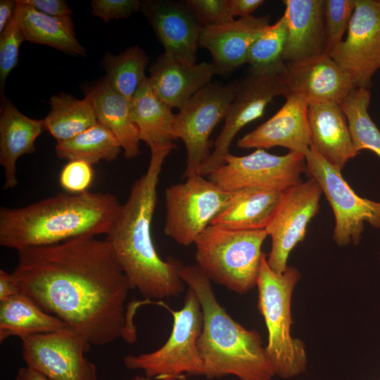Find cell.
<instances>
[{"instance_id":"1","label":"cell","mask_w":380,"mask_h":380,"mask_svg":"<svg viewBox=\"0 0 380 380\" xmlns=\"http://www.w3.org/2000/svg\"><path fill=\"white\" fill-rule=\"evenodd\" d=\"M21 293L91 346L136 338L127 312L129 284L106 241L81 236L18 251Z\"/></svg>"},{"instance_id":"2","label":"cell","mask_w":380,"mask_h":380,"mask_svg":"<svg viewBox=\"0 0 380 380\" xmlns=\"http://www.w3.org/2000/svg\"><path fill=\"white\" fill-rule=\"evenodd\" d=\"M172 151H151L146 171L132 184L115 226L105 239L131 289L137 290L148 303L152 298L177 297L186 285L179 274L183 264L172 257L163 260L151 235L159 178Z\"/></svg>"},{"instance_id":"3","label":"cell","mask_w":380,"mask_h":380,"mask_svg":"<svg viewBox=\"0 0 380 380\" xmlns=\"http://www.w3.org/2000/svg\"><path fill=\"white\" fill-rule=\"evenodd\" d=\"M110 194L61 193L16 208H0V245L20 250L81 236H106L122 210Z\"/></svg>"},{"instance_id":"4","label":"cell","mask_w":380,"mask_h":380,"mask_svg":"<svg viewBox=\"0 0 380 380\" xmlns=\"http://www.w3.org/2000/svg\"><path fill=\"white\" fill-rule=\"evenodd\" d=\"M179 274L196 295L203 312L198 341L203 376L209 379L233 375L239 380H272L275 375L259 332L245 328L227 312L211 281L196 265H182Z\"/></svg>"},{"instance_id":"5","label":"cell","mask_w":380,"mask_h":380,"mask_svg":"<svg viewBox=\"0 0 380 380\" xmlns=\"http://www.w3.org/2000/svg\"><path fill=\"white\" fill-rule=\"evenodd\" d=\"M300 279V271L292 266L281 274L274 272L263 254L256 284L258 310L267 330V357L274 375L282 379L297 376L307 367L305 344L291 334L292 296Z\"/></svg>"},{"instance_id":"6","label":"cell","mask_w":380,"mask_h":380,"mask_svg":"<svg viewBox=\"0 0 380 380\" xmlns=\"http://www.w3.org/2000/svg\"><path fill=\"white\" fill-rule=\"evenodd\" d=\"M268 236L265 229L236 230L209 225L196 239V265L211 281L239 294L256 286Z\"/></svg>"},{"instance_id":"7","label":"cell","mask_w":380,"mask_h":380,"mask_svg":"<svg viewBox=\"0 0 380 380\" xmlns=\"http://www.w3.org/2000/svg\"><path fill=\"white\" fill-rule=\"evenodd\" d=\"M173 317L171 333L157 350L139 355H127L124 364L129 369L141 370L156 380H177L182 375H203V363L198 347L203 327V312L194 291L188 287L184 305L172 310L160 303Z\"/></svg>"},{"instance_id":"8","label":"cell","mask_w":380,"mask_h":380,"mask_svg":"<svg viewBox=\"0 0 380 380\" xmlns=\"http://www.w3.org/2000/svg\"><path fill=\"white\" fill-rule=\"evenodd\" d=\"M305 172L316 179L334 215L333 240L339 247L360 243L366 224L380 229V201L357 194L341 170L329 163L312 146L304 153Z\"/></svg>"},{"instance_id":"9","label":"cell","mask_w":380,"mask_h":380,"mask_svg":"<svg viewBox=\"0 0 380 380\" xmlns=\"http://www.w3.org/2000/svg\"><path fill=\"white\" fill-rule=\"evenodd\" d=\"M234 191H226L199 173L165 190V234L188 246L228 204Z\"/></svg>"},{"instance_id":"10","label":"cell","mask_w":380,"mask_h":380,"mask_svg":"<svg viewBox=\"0 0 380 380\" xmlns=\"http://www.w3.org/2000/svg\"><path fill=\"white\" fill-rule=\"evenodd\" d=\"M235 93L236 85L209 83L175 114L172 132L175 139H181L186 148L185 178L199 173L210 156V134L224 119Z\"/></svg>"},{"instance_id":"11","label":"cell","mask_w":380,"mask_h":380,"mask_svg":"<svg viewBox=\"0 0 380 380\" xmlns=\"http://www.w3.org/2000/svg\"><path fill=\"white\" fill-rule=\"evenodd\" d=\"M305 168L302 153L275 155L259 148L245 156L229 153L223 163L207 177L229 191L245 188L282 191L300 183Z\"/></svg>"},{"instance_id":"12","label":"cell","mask_w":380,"mask_h":380,"mask_svg":"<svg viewBox=\"0 0 380 380\" xmlns=\"http://www.w3.org/2000/svg\"><path fill=\"white\" fill-rule=\"evenodd\" d=\"M284 70L285 67L267 72H251L236 85L235 96L224 117L223 127L199 174L206 177L219 167L229 153L232 142L239 131L262 117L266 107L276 96L289 95Z\"/></svg>"},{"instance_id":"13","label":"cell","mask_w":380,"mask_h":380,"mask_svg":"<svg viewBox=\"0 0 380 380\" xmlns=\"http://www.w3.org/2000/svg\"><path fill=\"white\" fill-rule=\"evenodd\" d=\"M322 195L312 177L282 191L265 228L271 239L267 262L274 272L281 274L286 270L291 252L304 240L308 225L319 213Z\"/></svg>"},{"instance_id":"14","label":"cell","mask_w":380,"mask_h":380,"mask_svg":"<svg viewBox=\"0 0 380 380\" xmlns=\"http://www.w3.org/2000/svg\"><path fill=\"white\" fill-rule=\"evenodd\" d=\"M26 366L51 380H98L95 364L84 355L91 345L70 327L21 339Z\"/></svg>"},{"instance_id":"15","label":"cell","mask_w":380,"mask_h":380,"mask_svg":"<svg viewBox=\"0 0 380 380\" xmlns=\"http://www.w3.org/2000/svg\"><path fill=\"white\" fill-rule=\"evenodd\" d=\"M347 35L329 54L355 88L369 89L380 69V0H355Z\"/></svg>"},{"instance_id":"16","label":"cell","mask_w":380,"mask_h":380,"mask_svg":"<svg viewBox=\"0 0 380 380\" xmlns=\"http://www.w3.org/2000/svg\"><path fill=\"white\" fill-rule=\"evenodd\" d=\"M141 10L166 54L187 65L195 64L202 26L184 3L141 1Z\"/></svg>"},{"instance_id":"17","label":"cell","mask_w":380,"mask_h":380,"mask_svg":"<svg viewBox=\"0 0 380 380\" xmlns=\"http://www.w3.org/2000/svg\"><path fill=\"white\" fill-rule=\"evenodd\" d=\"M281 108L270 119L237 141L241 148L267 149L276 146L304 153L312 145L308 122V101L289 94Z\"/></svg>"},{"instance_id":"18","label":"cell","mask_w":380,"mask_h":380,"mask_svg":"<svg viewBox=\"0 0 380 380\" xmlns=\"http://www.w3.org/2000/svg\"><path fill=\"white\" fill-rule=\"evenodd\" d=\"M270 25L269 15H249L202 27L199 46L213 58L217 74H224L246 63L251 46Z\"/></svg>"},{"instance_id":"19","label":"cell","mask_w":380,"mask_h":380,"mask_svg":"<svg viewBox=\"0 0 380 380\" xmlns=\"http://www.w3.org/2000/svg\"><path fill=\"white\" fill-rule=\"evenodd\" d=\"M284 77L289 94L302 95L308 102L341 104L355 89L347 74L327 54L285 63Z\"/></svg>"},{"instance_id":"20","label":"cell","mask_w":380,"mask_h":380,"mask_svg":"<svg viewBox=\"0 0 380 380\" xmlns=\"http://www.w3.org/2000/svg\"><path fill=\"white\" fill-rule=\"evenodd\" d=\"M283 15L286 37L285 63H294L327 54L324 20V0H285Z\"/></svg>"},{"instance_id":"21","label":"cell","mask_w":380,"mask_h":380,"mask_svg":"<svg viewBox=\"0 0 380 380\" xmlns=\"http://www.w3.org/2000/svg\"><path fill=\"white\" fill-rule=\"evenodd\" d=\"M312 145L329 163L342 171L356 152L346 115L338 103L310 101L308 110Z\"/></svg>"},{"instance_id":"22","label":"cell","mask_w":380,"mask_h":380,"mask_svg":"<svg viewBox=\"0 0 380 380\" xmlns=\"http://www.w3.org/2000/svg\"><path fill=\"white\" fill-rule=\"evenodd\" d=\"M217 74L212 63L184 64L164 53L151 67L148 80L164 103L179 110Z\"/></svg>"},{"instance_id":"23","label":"cell","mask_w":380,"mask_h":380,"mask_svg":"<svg viewBox=\"0 0 380 380\" xmlns=\"http://www.w3.org/2000/svg\"><path fill=\"white\" fill-rule=\"evenodd\" d=\"M46 131L43 120L30 118L5 96L1 98L0 115V163L5 172L4 189L18 184L16 163L20 157L34 152V143Z\"/></svg>"},{"instance_id":"24","label":"cell","mask_w":380,"mask_h":380,"mask_svg":"<svg viewBox=\"0 0 380 380\" xmlns=\"http://www.w3.org/2000/svg\"><path fill=\"white\" fill-rule=\"evenodd\" d=\"M91 100L98 122L108 128L119 141L126 158L140 154V139L134 121L131 101L113 90L105 79L85 93Z\"/></svg>"},{"instance_id":"25","label":"cell","mask_w":380,"mask_h":380,"mask_svg":"<svg viewBox=\"0 0 380 380\" xmlns=\"http://www.w3.org/2000/svg\"><path fill=\"white\" fill-rule=\"evenodd\" d=\"M131 107L140 141L151 151L175 148L172 126L175 114L154 92L148 77L131 101Z\"/></svg>"},{"instance_id":"26","label":"cell","mask_w":380,"mask_h":380,"mask_svg":"<svg viewBox=\"0 0 380 380\" xmlns=\"http://www.w3.org/2000/svg\"><path fill=\"white\" fill-rule=\"evenodd\" d=\"M281 192L258 188L234 191L228 204L210 224L236 230L265 229Z\"/></svg>"},{"instance_id":"27","label":"cell","mask_w":380,"mask_h":380,"mask_svg":"<svg viewBox=\"0 0 380 380\" xmlns=\"http://www.w3.org/2000/svg\"><path fill=\"white\" fill-rule=\"evenodd\" d=\"M15 15L25 41L46 45L65 53L83 56L84 47L76 38L71 15L53 17L17 1Z\"/></svg>"},{"instance_id":"28","label":"cell","mask_w":380,"mask_h":380,"mask_svg":"<svg viewBox=\"0 0 380 380\" xmlns=\"http://www.w3.org/2000/svg\"><path fill=\"white\" fill-rule=\"evenodd\" d=\"M69 327L20 293L0 301V342L17 336L20 339Z\"/></svg>"},{"instance_id":"29","label":"cell","mask_w":380,"mask_h":380,"mask_svg":"<svg viewBox=\"0 0 380 380\" xmlns=\"http://www.w3.org/2000/svg\"><path fill=\"white\" fill-rule=\"evenodd\" d=\"M50 111L44 119L45 129L57 141L68 140L96 125L93 104L87 96L78 99L68 94L53 95Z\"/></svg>"},{"instance_id":"30","label":"cell","mask_w":380,"mask_h":380,"mask_svg":"<svg viewBox=\"0 0 380 380\" xmlns=\"http://www.w3.org/2000/svg\"><path fill=\"white\" fill-rule=\"evenodd\" d=\"M121 149L114 134L99 122L68 140L57 142L55 146L58 158L83 160L91 165L101 160H115Z\"/></svg>"},{"instance_id":"31","label":"cell","mask_w":380,"mask_h":380,"mask_svg":"<svg viewBox=\"0 0 380 380\" xmlns=\"http://www.w3.org/2000/svg\"><path fill=\"white\" fill-rule=\"evenodd\" d=\"M148 58L139 46H132L114 56L107 54L103 61L104 78L111 88L131 101L148 77L145 75Z\"/></svg>"},{"instance_id":"32","label":"cell","mask_w":380,"mask_h":380,"mask_svg":"<svg viewBox=\"0 0 380 380\" xmlns=\"http://www.w3.org/2000/svg\"><path fill=\"white\" fill-rule=\"evenodd\" d=\"M370 101L369 89L355 88L340 105L346 115L356 152L369 150L380 158V130L369 114Z\"/></svg>"},{"instance_id":"33","label":"cell","mask_w":380,"mask_h":380,"mask_svg":"<svg viewBox=\"0 0 380 380\" xmlns=\"http://www.w3.org/2000/svg\"><path fill=\"white\" fill-rule=\"evenodd\" d=\"M286 37V20L282 15L268 25L250 48L246 63L251 72H267L284 68L283 53Z\"/></svg>"},{"instance_id":"34","label":"cell","mask_w":380,"mask_h":380,"mask_svg":"<svg viewBox=\"0 0 380 380\" xmlns=\"http://www.w3.org/2000/svg\"><path fill=\"white\" fill-rule=\"evenodd\" d=\"M354 8L355 0L324 1V20L327 55L343 40V38L348 30Z\"/></svg>"},{"instance_id":"35","label":"cell","mask_w":380,"mask_h":380,"mask_svg":"<svg viewBox=\"0 0 380 380\" xmlns=\"http://www.w3.org/2000/svg\"><path fill=\"white\" fill-rule=\"evenodd\" d=\"M25 41L22 29L15 15L0 34V87L4 84L18 61L20 47Z\"/></svg>"},{"instance_id":"36","label":"cell","mask_w":380,"mask_h":380,"mask_svg":"<svg viewBox=\"0 0 380 380\" xmlns=\"http://www.w3.org/2000/svg\"><path fill=\"white\" fill-rule=\"evenodd\" d=\"M184 4L202 26L232 20L228 0H186Z\"/></svg>"},{"instance_id":"37","label":"cell","mask_w":380,"mask_h":380,"mask_svg":"<svg viewBox=\"0 0 380 380\" xmlns=\"http://www.w3.org/2000/svg\"><path fill=\"white\" fill-rule=\"evenodd\" d=\"M94 175L92 165L83 160H71L62 168L59 183L67 193H84L92 184Z\"/></svg>"},{"instance_id":"38","label":"cell","mask_w":380,"mask_h":380,"mask_svg":"<svg viewBox=\"0 0 380 380\" xmlns=\"http://www.w3.org/2000/svg\"><path fill=\"white\" fill-rule=\"evenodd\" d=\"M92 13L103 21L126 18L141 10V1L138 0H93Z\"/></svg>"},{"instance_id":"39","label":"cell","mask_w":380,"mask_h":380,"mask_svg":"<svg viewBox=\"0 0 380 380\" xmlns=\"http://www.w3.org/2000/svg\"><path fill=\"white\" fill-rule=\"evenodd\" d=\"M37 11L53 17H64L72 15V10L64 0H22Z\"/></svg>"},{"instance_id":"40","label":"cell","mask_w":380,"mask_h":380,"mask_svg":"<svg viewBox=\"0 0 380 380\" xmlns=\"http://www.w3.org/2000/svg\"><path fill=\"white\" fill-rule=\"evenodd\" d=\"M230 13L234 17L244 18L252 15L265 2L263 0H228Z\"/></svg>"},{"instance_id":"41","label":"cell","mask_w":380,"mask_h":380,"mask_svg":"<svg viewBox=\"0 0 380 380\" xmlns=\"http://www.w3.org/2000/svg\"><path fill=\"white\" fill-rule=\"evenodd\" d=\"M18 280L13 273L0 270V301L20 293Z\"/></svg>"},{"instance_id":"42","label":"cell","mask_w":380,"mask_h":380,"mask_svg":"<svg viewBox=\"0 0 380 380\" xmlns=\"http://www.w3.org/2000/svg\"><path fill=\"white\" fill-rule=\"evenodd\" d=\"M17 7V1H0V34L4 30L13 18Z\"/></svg>"},{"instance_id":"43","label":"cell","mask_w":380,"mask_h":380,"mask_svg":"<svg viewBox=\"0 0 380 380\" xmlns=\"http://www.w3.org/2000/svg\"><path fill=\"white\" fill-rule=\"evenodd\" d=\"M15 380H51L38 372L28 367H21L18 369Z\"/></svg>"},{"instance_id":"44","label":"cell","mask_w":380,"mask_h":380,"mask_svg":"<svg viewBox=\"0 0 380 380\" xmlns=\"http://www.w3.org/2000/svg\"><path fill=\"white\" fill-rule=\"evenodd\" d=\"M127 380H151V379L144 375V376H135ZM177 380H188V379L186 378V375H182L179 376Z\"/></svg>"},{"instance_id":"45","label":"cell","mask_w":380,"mask_h":380,"mask_svg":"<svg viewBox=\"0 0 380 380\" xmlns=\"http://www.w3.org/2000/svg\"><path fill=\"white\" fill-rule=\"evenodd\" d=\"M379 263H380V252H379Z\"/></svg>"},{"instance_id":"46","label":"cell","mask_w":380,"mask_h":380,"mask_svg":"<svg viewBox=\"0 0 380 380\" xmlns=\"http://www.w3.org/2000/svg\"><path fill=\"white\" fill-rule=\"evenodd\" d=\"M378 380H380V379H378Z\"/></svg>"}]
</instances>
